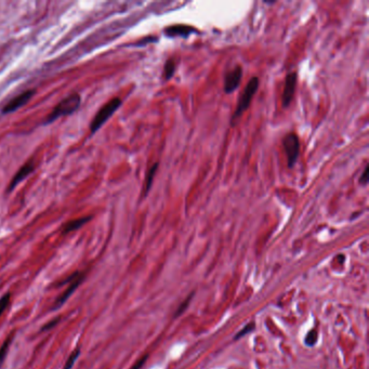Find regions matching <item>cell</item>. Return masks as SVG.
Listing matches in <instances>:
<instances>
[{"mask_svg":"<svg viewBox=\"0 0 369 369\" xmlns=\"http://www.w3.org/2000/svg\"><path fill=\"white\" fill-rule=\"evenodd\" d=\"M80 102H81V98L77 94L66 97L55 106L54 110L50 113V115L47 117L45 124H51L57 118H60V117L75 113L79 108Z\"/></svg>","mask_w":369,"mask_h":369,"instance_id":"cell-1","label":"cell"},{"mask_svg":"<svg viewBox=\"0 0 369 369\" xmlns=\"http://www.w3.org/2000/svg\"><path fill=\"white\" fill-rule=\"evenodd\" d=\"M121 105V100L119 98H114L101 108V110L97 113L95 118L92 119L90 125V132L91 134H95L99 131V129L102 127V126L111 118L112 115L118 110Z\"/></svg>","mask_w":369,"mask_h":369,"instance_id":"cell-2","label":"cell"},{"mask_svg":"<svg viewBox=\"0 0 369 369\" xmlns=\"http://www.w3.org/2000/svg\"><path fill=\"white\" fill-rule=\"evenodd\" d=\"M258 88H259V78L253 77L247 83L245 90L242 91V94L238 100L236 110H235L233 119H232L233 121L236 118H238V117H240L242 115V113H244L249 107V105L251 103V100L254 99V96L257 92Z\"/></svg>","mask_w":369,"mask_h":369,"instance_id":"cell-3","label":"cell"},{"mask_svg":"<svg viewBox=\"0 0 369 369\" xmlns=\"http://www.w3.org/2000/svg\"><path fill=\"white\" fill-rule=\"evenodd\" d=\"M283 146L287 155L288 167L292 168L298 161L300 152V141L297 134L289 133L283 140Z\"/></svg>","mask_w":369,"mask_h":369,"instance_id":"cell-4","label":"cell"},{"mask_svg":"<svg viewBox=\"0 0 369 369\" xmlns=\"http://www.w3.org/2000/svg\"><path fill=\"white\" fill-rule=\"evenodd\" d=\"M242 77V69L240 66L234 67L224 76V90L226 94H232L239 86Z\"/></svg>","mask_w":369,"mask_h":369,"instance_id":"cell-5","label":"cell"},{"mask_svg":"<svg viewBox=\"0 0 369 369\" xmlns=\"http://www.w3.org/2000/svg\"><path fill=\"white\" fill-rule=\"evenodd\" d=\"M296 86H297V74L296 73L288 74L286 76V79H285V86L282 97L283 107L289 106L290 102L293 99V95H295Z\"/></svg>","mask_w":369,"mask_h":369,"instance_id":"cell-6","label":"cell"},{"mask_svg":"<svg viewBox=\"0 0 369 369\" xmlns=\"http://www.w3.org/2000/svg\"><path fill=\"white\" fill-rule=\"evenodd\" d=\"M35 94L34 90H27L23 92V94L19 95L18 97L13 98L10 102H8V104L4 107L3 113L4 114H10L13 113L15 111H18L19 108H21L23 105L26 104L28 101L32 99V97Z\"/></svg>","mask_w":369,"mask_h":369,"instance_id":"cell-7","label":"cell"},{"mask_svg":"<svg viewBox=\"0 0 369 369\" xmlns=\"http://www.w3.org/2000/svg\"><path fill=\"white\" fill-rule=\"evenodd\" d=\"M82 280H83L82 273H76L72 276L69 281V286H67L66 290L62 293L60 297L57 298L55 304H54V309H57L58 306H61L63 303H65V301L70 298V296L75 291V289H76L81 284Z\"/></svg>","mask_w":369,"mask_h":369,"instance_id":"cell-8","label":"cell"},{"mask_svg":"<svg viewBox=\"0 0 369 369\" xmlns=\"http://www.w3.org/2000/svg\"><path fill=\"white\" fill-rule=\"evenodd\" d=\"M35 162L33 161H29L27 163H25L21 168L20 170L16 172V174L13 177V179L11 180L10 184H9V188H8V192H11L16 186H18L19 183H21L24 179H26L28 175L34 171V169H35Z\"/></svg>","mask_w":369,"mask_h":369,"instance_id":"cell-9","label":"cell"},{"mask_svg":"<svg viewBox=\"0 0 369 369\" xmlns=\"http://www.w3.org/2000/svg\"><path fill=\"white\" fill-rule=\"evenodd\" d=\"M196 32L195 28L191 26H187V25H174V26H169L165 29V33L167 36L174 37V36H183L188 37L190 36L191 33Z\"/></svg>","mask_w":369,"mask_h":369,"instance_id":"cell-10","label":"cell"},{"mask_svg":"<svg viewBox=\"0 0 369 369\" xmlns=\"http://www.w3.org/2000/svg\"><path fill=\"white\" fill-rule=\"evenodd\" d=\"M90 220H91V217H82V218H79V219H75V220L67 222L63 226V234L78 230L79 228H81L82 225H85Z\"/></svg>","mask_w":369,"mask_h":369,"instance_id":"cell-11","label":"cell"},{"mask_svg":"<svg viewBox=\"0 0 369 369\" xmlns=\"http://www.w3.org/2000/svg\"><path fill=\"white\" fill-rule=\"evenodd\" d=\"M157 168H158V164H154L152 167L149 168V170L146 174V178H145V188H144V192H145V195L148 193L150 187H152V183H153V179L155 177V173L157 171Z\"/></svg>","mask_w":369,"mask_h":369,"instance_id":"cell-12","label":"cell"},{"mask_svg":"<svg viewBox=\"0 0 369 369\" xmlns=\"http://www.w3.org/2000/svg\"><path fill=\"white\" fill-rule=\"evenodd\" d=\"M11 341H12V337L8 338L5 342L4 345L2 346V348H0V367H2V365L4 364V360L7 356V353H8V350H9V347L11 345Z\"/></svg>","mask_w":369,"mask_h":369,"instance_id":"cell-13","label":"cell"},{"mask_svg":"<svg viewBox=\"0 0 369 369\" xmlns=\"http://www.w3.org/2000/svg\"><path fill=\"white\" fill-rule=\"evenodd\" d=\"M174 71H175V63L173 60H168L166 65H165V77L166 79H170L173 74H174Z\"/></svg>","mask_w":369,"mask_h":369,"instance_id":"cell-14","label":"cell"},{"mask_svg":"<svg viewBox=\"0 0 369 369\" xmlns=\"http://www.w3.org/2000/svg\"><path fill=\"white\" fill-rule=\"evenodd\" d=\"M9 303H10V295L9 293H7V295H5L2 299H0V316L4 314Z\"/></svg>","mask_w":369,"mask_h":369,"instance_id":"cell-15","label":"cell"},{"mask_svg":"<svg viewBox=\"0 0 369 369\" xmlns=\"http://www.w3.org/2000/svg\"><path fill=\"white\" fill-rule=\"evenodd\" d=\"M79 353H80L79 349H76V350H75V352H73V354L70 356L69 360H67V363L65 365V369H72V367L74 366V363L76 362V359H77Z\"/></svg>","mask_w":369,"mask_h":369,"instance_id":"cell-16","label":"cell"},{"mask_svg":"<svg viewBox=\"0 0 369 369\" xmlns=\"http://www.w3.org/2000/svg\"><path fill=\"white\" fill-rule=\"evenodd\" d=\"M316 338H317V334H316V332H315V331H311V332L309 333V335L306 337L305 341H306L308 345H310V346H313L314 343H315V341H316Z\"/></svg>","mask_w":369,"mask_h":369,"instance_id":"cell-17","label":"cell"},{"mask_svg":"<svg viewBox=\"0 0 369 369\" xmlns=\"http://www.w3.org/2000/svg\"><path fill=\"white\" fill-rule=\"evenodd\" d=\"M367 182H368V166L365 167L362 177H360V179H359V183L362 184V186H366Z\"/></svg>","mask_w":369,"mask_h":369,"instance_id":"cell-18","label":"cell"},{"mask_svg":"<svg viewBox=\"0 0 369 369\" xmlns=\"http://www.w3.org/2000/svg\"><path fill=\"white\" fill-rule=\"evenodd\" d=\"M254 328H255V326H254L253 324H250V325L246 326V327H245V329H242L241 331H239V332H238V334H237V337H236V338H240V337H242V335H245L246 333L250 332L251 330H254Z\"/></svg>","mask_w":369,"mask_h":369,"instance_id":"cell-19","label":"cell"},{"mask_svg":"<svg viewBox=\"0 0 369 369\" xmlns=\"http://www.w3.org/2000/svg\"><path fill=\"white\" fill-rule=\"evenodd\" d=\"M146 358H147V355H145V356H143V357H141V358L138 360V362L131 367V369H141V368H142V366H143V365H144V363L146 362Z\"/></svg>","mask_w":369,"mask_h":369,"instance_id":"cell-20","label":"cell"},{"mask_svg":"<svg viewBox=\"0 0 369 369\" xmlns=\"http://www.w3.org/2000/svg\"><path fill=\"white\" fill-rule=\"evenodd\" d=\"M190 301H191V297L190 298H188V300H186V302H184V303L183 304H181L180 306H179V309H178V311H177V313H175L174 314V316L175 317H177L178 315H180L183 311H184V310H186L187 308H188V305H189V303H190Z\"/></svg>","mask_w":369,"mask_h":369,"instance_id":"cell-21","label":"cell"}]
</instances>
